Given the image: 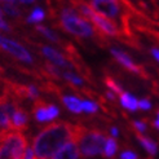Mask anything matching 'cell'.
Wrapping results in <instances>:
<instances>
[{
  "label": "cell",
  "instance_id": "1",
  "mask_svg": "<svg viewBox=\"0 0 159 159\" xmlns=\"http://www.w3.org/2000/svg\"><path fill=\"white\" fill-rule=\"evenodd\" d=\"M84 127L69 122H53L39 132L33 142L34 159H52L69 142H78Z\"/></svg>",
  "mask_w": 159,
  "mask_h": 159
},
{
  "label": "cell",
  "instance_id": "2",
  "mask_svg": "<svg viewBox=\"0 0 159 159\" xmlns=\"http://www.w3.org/2000/svg\"><path fill=\"white\" fill-rule=\"evenodd\" d=\"M57 14L60 16V21L56 26L66 33L80 38H104V35L98 33L74 7H62L60 13H56L54 16Z\"/></svg>",
  "mask_w": 159,
  "mask_h": 159
},
{
  "label": "cell",
  "instance_id": "3",
  "mask_svg": "<svg viewBox=\"0 0 159 159\" xmlns=\"http://www.w3.org/2000/svg\"><path fill=\"white\" fill-rule=\"evenodd\" d=\"M107 139H109L107 134L100 129L84 128L76 142L79 149V155L85 159L104 154V149Z\"/></svg>",
  "mask_w": 159,
  "mask_h": 159
},
{
  "label": "cell",
  "instance_id": "4",
  "mask_svg": "<svg viewBox=\"0 0 159 159\" xmlns=\"http://www.w3.org/2000/svg\"><path fill=\"white\" fill-rule=\"evenodd\" d=\"M27 139L22 132L11 131L0 140V159H23Z\"/></svg>",
  "mask_w": 159,
  "mask_h": 159
},
{
  "label": "cell",
  "instance_id": "5",
  "mask_svg": "<svg viewBox=\"0 0 159 159\" xmlns=\"http://www.w3.org/2000/svg\"><path fill=\"white\" fill-rule=\"evenodd\" d=\"M87 21H89L91 23H93L94 25V29H96L98 33H101L102 35H107V36H114V38H118L120 39V40L125 42V38L122 33V30L118 27V25H115V23L113 21H110L109 18L104 17L102 14L94 12L92 9V12L89 13V16L87 17Z\"/></svg>",
  "mask_w": 159,
  "mask_h": 159
},
{
  "label": "cell",
  "instance_id": "6",
  "mask_svg": "<svg viewBox=\"0 0 159 159\" xmlns=\"http://www.w3.org/2000/svg\"><path fill=\"white\" fill-rule=\"evenodd\" d=\"M33 114L34 118L38 122L44 123L48 120H53L60 115V110L56 105L47 104L43 100H36L34 101V106H33Z\"/></svg>",
  "mask_w": 159,
  "mask_h": 159
},
{
  "label": "cell",
  "instance_id": "7",
  "mask_svg": "<svg viewBox=\"0 0 159 159\" xmlns=\"http://www.w3.org/2000/svg\"><path fill=\"white\" fill-rule=\"evenodd\" d=\"M0 48L3 51H5L7 53L12 54L13 57H16L20 61L33 63V57H31V54L26 51V48H23V47L21 44H18L17 42L11 40V39L4 38V36H0Z\"/></svg>",
  "mask_w": 159,
  "mask_h": 159
},
{
  "label": "cell",
  "instance_id": "8",
  "mask_svg": "<svg viewBox=\"0 0 159 159\" xmlns=\"http://www.w3.org/2000/svg\"><path fill=\"white\" fill-rule=\"evenodd\" d=\"M111 54L114 56V58H115L119 63H120V65H122L124 69H127V70L131 71V73H133V74H137L139 76L144 78V79H148V78H149V75H148L146 71L144 70V67L140 66V65H136V63L132 61V58L129 57V56L127 54V53H124L123 51L113 48V49H111Z\"/></svg>",
  "mask_w": 159,
  "mask_h": 159
},
{
  "label": "cell",
  "instance_id": "9",
  "mask_svg": "<svg viewBox=\"0 0 159 159\" xmlns=\"http://www.w3.org/2000/svg\"><path fill=\"white\" fill-rule=\"evenodd\" d=\"M40 52L47 60H49L53 66L58 67V69H73L71 63L63 57V56L57 52L56 49L51 48V47L47 45H40Z\"/></svg>",
  "mask_w": 159,
  "mask_h": 159
},
{
  "label": "cell",
  "instance_id": "10",
  "mask_svg": "<svg viewBox=\"0 0 159 159\" xmlns=\"http://www.w3.org/2000/svg\"><path fill=\"white\" fill-rule=\"evenodd\" d=\"M29 114L26 113L22 107L17 106L13 113L12 116V122H11V127H12V131H18L21 132L22 129H26L27 128V124H29Z\"/></svg>",
  "mask_w": 159,
  "mask_h": 159
},
{
  "label": "cell",
  "instance_id": "11",
  "mask_svg": "<svg viewBox=\"0 0 159 159\" xmlns=\"http://www.w3.org/2000/svg\"><path fill=\"white\" fill-rule=\"evenodd\" d=\"M52 159H79V149L75 141H71L63 146Z\"/></svg>",
  "mask_w": 159,
  "mask_h": 159
},
{
  "label": "cell",
  "instance_id": "12",
  "mask_svg": "<svg viewBox=\"0 0 159 159\" xmlns=\"http://www.w3.org/2000/svg\"><path fill=\"white\" fill-rule=\"evenodd\" d=\"M60 100L62 101V104L66 106L67 110H70L74 114H80L83 109H82V100L75 96H66V94H58Z\"/></svg>",
  "mask_w": 159,
  "mask_h": 159
},
{
  "label": "cell",
  "instance_id": "13",
  "mask_svg": "<svg viewBox=\"0 0 159 159\" xmlns=\"http://www.w3.org/2000/svg\"><path fill=\"white\" fill-rule=\"evenodd\" d=\"M136 137L139 139L140 144L144 146V149L146 150V152H148L150 155H155V154H157L158 146H157V144H155V142H154L152 139H148V137H145V136H142V134H141L140 132H137V131H136Z\"/></svg>",
  "mask_w": 159,
  "mask_h": 159
},
{
  "label": "cell",
  "instance_id": "14",
  "mask_svg": "<svg viewBox=\"0 0 159 159\" xmlns=\"http://www.w3.org/2000/svg\"><path fill=\"white\" fill-rule=\"evenodd\" d=\"M120 104H122L123 107L128 109V110H131V111H134V110L139 109L136 97H133L132 94L125 93V92H123V93L120 94Z\"/></svg>",
  "mask_w": 159,
  "mask_h": 159
},
{
  "label": "cell",
  "instance_id": "15",
  "mask_svg": "<svg viewBox=\"0 0 159 159\" xmlns=\"http://www.w3.org/2000/svg\"><path fill=\"white\" fill-rule=\"evenodd\" d=\"M118 150V144H116V140L113 139V137H109L107 141H106V145H105V149H104V155L105 158H113Z\"/></svg>",
  "mask_w": 159,
  "mask_h": 159
},
{
  "label": "cell",
  "instance_id": "16",
  "mask_svg": "<svg viewBox=\"0 0 159 159\" xmlns=\"http://www.w3.org/2000/svg\"><path fill=\"white\" fill-rule=\"evenodd\" d=\"M2 9L5 14L11 16V17H20L21 13L18 11L17 5L12 2H3V5H2Z\"/></svg>",
  "mask_w": 159,
  "mask_h": 159
},
{
  "label": "cell",
  "instance_id": "17",
  "mask_svg": "<svg viewBox=\"0 0 159 159\" xmlns=\"http://www.w3.org/2000/svg\"><path fill=\"white\" fill-rule=\"evenodd\" d=\"M45 18V12L42 9V8H35V9L31 12V14L29 16L27 22L30 23H40Z\"/></svg>",
  "mask_w": 159,
  "mask_h": 159
},
{
  "label": "cell",
  "instance_id": "18",
  "mask_svg": "<svg viewBox=\"0 0 159 159\" xmlns=\"http://www.w3.org/2000/svg\"><path fill=\"white\" fill-rule=\"evenodd\" d=\"M104 82H105V84H106L107 88H109L110 91H113V93H115V94H122V93H123L122 87L119 85V84L116 83L115 79L111 78L110 75H106V76H105Z\"/></svg>",
  "mask_w": 159,
  "mask_h": 159
},
{
  "label": "cell",
  "instance_id": "19",
  "mask_svg": "<svg viewBox=\"0 0 159 159\" xmlns=\"http://www.w3.org/2000/svg\"><path fill=\"white\" fill-rule=\"evenodd\" d=\"M36 30L39 31V33H42L47 39H49L51 42H54V43H62V42H61V39H60L57 35H56L51 29L45 27V26H40V25H38V26H36Z\"/></svg>",
  "mask_w": 159,
  "mask_h": 159
},
{
  "label": "cell",
  "instance_id": "20",
  "mask_svg": "<svg viewBox=\"0 0 159 159\" xmlns=\"http://www.w3.org/2000/svg\"><path fill=\"white\" fill-rule=\"evenodd\" d=\"M61 78H65L67 82H70L71 84H74V85H83V84H84V82H83L82 78H79L78 75L70 73V71H67V70H62Z\"/></svg>",
  "mask_w": 159,
  "mask_h": 159
},
{
  "label": "cell",
  "instance_id": "21",
  "mask_svg": "<svg viewBox=\"0 0 159 159\" xmlns=\"http://www.w3.org/2000/svg\"><path fill=\"white\" fill-rule=\"evenodd\" d=\"M82 109H83V111H85V113H88V114H94V113H97L98 105L93 101L85 100V101H82Z\"/></svg>",
  "mask_w": 159,
  "mask_h": 159
},
{
  "label": "cell",
  "instance_id": "22",
  "mask_svg": "<svg viewBox=\"0 0 159 159\" xmlns=\"http://www.w3.org/2000/svg\"><path fill=\"white\" fill-rule=\"evenodd\" d=\"M132 125H133V128L136 129L137 132H144V131H146V128H148V125H146V122L144 120V122H140V120H136V122H132Z\"/></svg>",
  "mask_w": 159,
  "mask_h": 159
},
{
  "label": "cell",
  "instance_id": "23",
  "mask_svg": "<svg viewBox=\"0 0 159 159\" xmlns=\"http://www.w3.org/2000/svg\"><path fill=\"white\" fill-rule=\"evenodd\" d=\"M137 106H139V109H142V110H149L150 107H152V104H150L149 100L142 98V100L137 101Z\"/></svg>",
  "mask_w": 159,
  "mask_h": 159
},
{
  "label": "cell",
  "instance_id": "24",
  "mask_svg": "<svg viewBox=\"0 0 159 159\" xmlns=\"http://www.w3.org/2000/svg\"><path fill=\"white\" fill-rule=\"evenodd\" d=\"M120 159H137V154L131 150H125L120 154Z\"/></svg>",
  "mask_w": 159,
  "mask_h": 159
},
{
  "label": "cell",
  "instance_id": "25",
  "mask_svg": "<svg viewBox=\"0 0 159 159\" xmlns=\"http://www.w3.org/2000/svg\"><path fill=\"white\" fill-rule=\"evenodd\" d=\"M0 29H3V30H5V31H11V27L8 26V23L0 17Z\"/></svg>",
  "mask_w": 159,
  "mask_h": 159
},
{
  "label": "cell",
  "instance_id": "26",
  "mask_svg": "<svg viewBox=\"0 0 159 159\" xmlns=\"http://www.w3.org/2000/svg\"><path fill=\"white\" fill-rule=\"evenodd\" d=\"M150 52H152L153 57L159 62V49H158V48H152V51H150Z\"/></svg>",
  "mask_w": 159,
  "mask_h": 159
},
{
  "label": "cell",
  "instance_id": "27",
  "mask_svg": "<svg viewBox=\"0 0 159 159\" xmlns=\"http://www.w3.org/2000/svg\"><path fill=\"white\" fill-rule=\"evenodd\" d=\"M110 132H111V137H113V139H115L118 136V129L115 128V127H113V128L110 129Z\"/></svg>",
  "mask_w": 159,
  "mask_h": 159
},
{
  "label": "cell",
  "instance_id": "28",
  "mask_svg": "<svg viewBox=\"0 0 159 159\" xmlns=\"http://www.w3.org/2000/svg\"><path fill=\"white\" fill-rule=\"evenodd\" d=\"M153 125L155 127V128H158V129H159V119H157V120H154V122H153Z\"/></svg>",
  "mask_w": 159,
  "mask_h": 159
},
{
  "label": "cell",
  "instance_id": "29",
  "mask_svg": "<svg viewBox=\"0 0 159 159\" xmlns=\"http://www.w3.org/2000/svg\"><path fill=\"white\" fill-rule=\"evenodd\" d=\"M3 74H4V69H3L2 66H0V78H3V76H2Z\"/></svg>",
  "mask_w": 159,
  "mask_h": 159
},
{
  "label": "cell",
  "instance_id": "30",
  "mask_svg": "<svg viewBox=\"0 0 159 159\" xmlns=\"http://www.w3.org/2000/svg\"><path fill=\"white\" fill-rule=\"evenodd\" d=\"M2 84H3V78H0V89H2ZM3 94V93H2ZM2 94H0V96H2Z\"/></svg>",
  "mask_w": 159,
  "mask_h": 159
},
{
  "label": "cell",
  "instance_id": "31",
  "mask_svg": "<svg viewBox=\"0 0 159 159\" xmlns=\"http://www.w3.org/2000/svg\"><path fill=\"white\" fill-rule=\"evenodd\" d=\"M157 115H158V119H159V110L157 111Z\"/></svg>",
  "mask_w": 159,
  "mask_h": 159
}]
</instances>
